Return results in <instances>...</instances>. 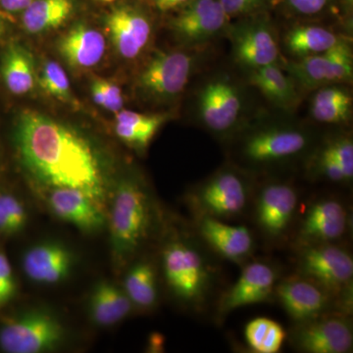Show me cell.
Returning a JSON list of instances; mask_svg holds the SVG:
<instances>
[{"instance_id": "obj_1", "label": "cell", "mask_w": 353, "mask_h": 353, "mask_svg": "<svg viewBox=\"0 0 353 353\" xmlns=\"http://www.w3.org/2000/svg\"><path fill=\"white\" fill-rule=\"evenodd\" d=\"M14 143L25 168L51 189H74L95 201L104 196L101 160L75 129L50 116L25 109L14 128Z\"/></svg>"}, {"instance_id": "obj_2", "label": "cell", "mask_w": 353, "mask_h": 353, "mask_svg": "<svg viewBox=\"0 0 353 353\" xmlns=\"http://www.w3.org/2000/svg\"><path fill=\"white\" fill-rule=\"evenodd\" d=\"M152 203L138 181L126 179L118 185L111 213L114 254L125 262L138 252L152 227Z\"/></svg>"}, {"instance_id": "obj_3", "label": "cell", "mask_w": 353, "mask_h": 353, "mask_svg": "<svg viewBox=\"0 0 353 353\" xmlns=\"http://www.w3.org/2000/svg\"><path fill=\"white\" fill-rule=\"evenodd\" d=\"M164 277L174 296L182 303L201 309L208 301L214 277L199 245L176 239L162 252Z\"/></svg>"}, {"instance_id": "obj_4", "label": "cell", "mask_w": 353, "mask_h": 353, "mask_svg": "<svg viewBox=\"0 0 353 353\" xmlns=\"http://www.w3.org/2000/svg\"><path fill=\"white\" fill-rule=\"evenodd\" d=\"M252 201V188L245 176L224 168L204 181L190 197L199 216L231 220L243 215Z\"/></svg>"}, {"instance_id": "obj_5", "label": "cell", "mask_w": 353, "mask_h": 353, "mask_svg": "<svg viewBox=\"0 0 353 353\" xmlns=\"http://www.w3.org/2000/svg\"><path fill=\"white\" fill-rule=\"evenodd\" d=\"M64 338L60 322L48 311H27L0 328V347L8 353H41L59 347Z\"/></svg>"}, {"instance_id": "obj_6", "label": "cell", "mask_w": 353, "mask_h": 353, "mask_svg": "<svg viewBox=\"0 0 353 353\" xmlns=\"http://www.w3.org/2000/svg\"><path fill=\"white\" fill-rule=\"evenodd\" d=\"M196 64L188 51H157L139 74V90L152 101H173L185 90Z\"/></svg>"}, {"instance_id": "obj_7", "label": "cell", "mask_w": 353, "mask_h": 353, "mask_svg": "<svg viewBox=\"0 0 353 353\" xmlns=\"http://www.w3.org/2000/svg\"><path fill=\"white\" fill-rule=\"evenodd\" d=\"M310 136L294 127H267L246 134L240 155L246 164L267 167L285 163L306 152Z\"/></svg>"}, {"instance_id": "obj_8", "label": "cell", "mask_w": 353, "mask_h": 353, "mask_svg": "<svg viewBox=\"0 0 353 353\" xmlns=\"http://www.w3.org/2000/svg\"><path fill=\"white\" fill-rule=\"evenodd\" d=\"M297 270L299 275L333 294H343L352 287V256L334 243L304 245L297 261Z\"/></svg>"}, {"instance_id": "obj_9", "label": "cell", "mask_w": 353, "mask_h": 353, "mask_svg": "<svg viewBox=\"0 0 353 353\" xmlns=\"http://www.w3.org/2000/svg\"><path fill=\"white\" fill-rule=\"evenodd\" d=\"M352 48L343 39L325 52L290 62L288 71L294 81L310 90L348 82L352 78Z\"/></svg>"}, {"instance_id": "obj_10", "label": "cell", "mask_w": 353, "mask_h": 353, "mask_svg": "<svg viewBox=\"0 0 353 353\" xmlns=\"http://www.w3.org/2000/svg\"><path fill=\"white\" fill-rule=\"evenodd\" d=\"M290 341L299 352L347 353L352 352V323L340 314L326 313L308 321L296 323Z\"/></svg>"}, {"instance_id": "obj_11", "label": "cell", "mask_w": 353, "mask_h": 353, "mask_svg": "<svg viewBox=\"0 0 353 353\" xmlns=\"http://www.w3.org/2000/svg\"><path fill=\"white\" fill-rule=\"evenodd\" d=\"M299 194L296 188L285 182L266 183L255 199L254 219L268 240H279L289 231L296 215Z\"/></svg>"}, {"instance_id": "obj_12", "label": "cell", "mask_w": 353, "mask_h": 353, "mask_svg": "<svg viewBox=\"0 0 353 353\" xmlns=\"http://www.w3.org/2000/svg\"><path fill=\"white\" fill-rule=\"evenodd\" d=\"M171 21V28L183 43L201 46L224 31L230 18L219 0H190Z\"/></svg>"}, {"instance_id": "obj_13", "label": "cell", "mask_w": 353, "mask_h": 353, "mask_svg": "<svg viewBox=\"0 0 353 353\" xmlns=\"http://www.w3.org/2000/svg\"><path fill=\"white\" fill-rule=\"evenodd\" d=\"M233 51L239 63L250 69L278 64L280 48L268 21L263 17L245 21L233 30Z\"/></svg>"}, {"instance_id": "obj_14", "label": "cell", "mask_w": 353, "mask_h": 353, "mask_svg": "<svg viewBox=\"0 0 353 353\" xmlns=\"http://www.w3.org/2000/svg\"><path fill=\"white\" fill-rule=\"evenodd\" d=\"M274 294L296 323L326 314L333 305L334 294L331 292L301 275L277 283Z\"/></svg>"}, {"instance_id": "obj_15", "label": "cell", "mask_w": 353, "mask_h": 353, "mask_svg": "<svg viewBox=\"0 0 353 353\" xmlns=\"http://www.w3.org/2000/svg\"><path fill=\"white\" fill-rule=\"evenodd\" d=\"M278 280L277 269L271 264L254 261L245 265L236 282L221 297L218 313L223 317L236 309L269 301Z\"/></svg>"}, {"instance_id": "obj_16", "label": "cell", "mask_w": 353, "mask_h": 353, "mask_svg": "<svg viewBox=\"0 0 353 353\" xmlns=\"http://www.w3.org/2000/svg\"><path fill=\"white\" fill-rule=\"evenodd\" d=\"M105 25L116 50L125 59L139 57L152 39V21L138 7H116L106 16Z\"/></svg>"}, {"instance_id": "obj_17", "label": "cell", "mask_w": 353, "mask_h": 353, "mask_svg": "<svg viewBox=\"0 0 353 353\" xmlns=\"http://www.w3.org/2000/svg\"><path fill=\"white\" fill-rule=\"evenodd\" d=\"M243 109L240 92L225 80L209 82L199 95V112L204 126L215 134H225L236 126Z\"/></svg>"}, {"instance_id": "obj_18", "label": "cell", "mask_w": 353, "mask_h": 353, "mask_svg": "<svg viewBox=\"0 0 353 353\" xmlns=\"http://www.w3.org/2000/svg\"><path fill=\"white\" fill-rule=\"evenodd\" d=\"M196 227L205 245L230 261H245L254 250V238L248 227L228 224L208 216H199Z\"/></svg>"}, {"instance_id": "obj_19", "label": "cell", "mask_w": 353, "mask_h": 353, "mask_svg": "<svg viewBox=\"0 0 353 353\" xmlns=\"http://www.w3.org/2000/svg\"><path fill=\"white\" fill-rule=\"evenodd\" d=\"M348 214L341 201L323 199L306 211L299 229V241L303 245L334 243L347 232Z\"/></svg>"}, {"instance_id": "obj_20", "label": "cell", "mask_w": 353, "mask_h": 353, "mask_svg": "<svg viewBox=\"0 0 353 353\" xmlns=\"http://www.w3.org/2000/svg\"><path fill=\"white\" fill-rule=\"evenodd\" d=\"M48 201L58 218L82 231H99L105 224V217L97 202L81 190L53 189Z\"/></svg>"}, {"instance_id": "obj_21", "label": "cell", "mask_w": 353, "mask_h": 353, "mask_svg": "<svg viewBox=\"0 0 353 353\" xmlns=\"http://www.w3.org/2000/svg\"><path fill=\"white\" fill-rule=\"evenodd\" d=\"M72 263L71 252L53 241L32 246L23 259L25 273L39 284H55L64 280L71 271Z\"/></svg>"}, {"instance_id": "obj_22", "label": "cell", "mask_w": 353, "mask_h": 353, "mask_svg": "<svg viewBox=\"0 0 353 353\" xmlns=\"http://www.w3.org/2000/svg\"><path fill=\"white\" fill-rule=\"evenodd\" d=\"M57 46L60 55L72 68L88 69L103 58L106 41L94 28L79 23L61 37Z\"/></svg>"}, {"instance_id": "obj_23", "label": "cell", "mask_w": 353, "mask_h": 353, "mask_svg": "<svg viewBox=\"0 0 353 353\" xmlns=\"http://www.w3.org/2000/svg\"><path fill=\"white\" fill-rule=\"evenodd\" d=\"M0 72L11 94L25 95L31 92L36 85L34 57L24 44L12 43L6 46L2 54Z\"/></svg>"}, {"instance_id": "obj_24", "label": "cell", "mask_w": 353, "mask_h": 353, "mask_svg": "<svg viewBox=\"0 0 353 353\" xmlns=\"http://www.w3.org/2000/svg\"><path fill=\"white\" fill-rule=\"evenodd\" d=\"M75 11V0H34L23 11V29L32 34H44L61 27Z\"/></svg>"}, {"instance_id": "obj_25", "label": "cell", "mask_w": 353, "mask_h": 353, "mask_svg": "<svg viewBox=\"0 0 353 353\" xmlns=\"http://www.w3.org/2000/svg\"><path fill=\"white\" fill-rule=\"evenodd\" d=\"M166 114H141L130 110H120L115 116V132L127 145L145 150L155 134L168 121Z\"/></svg>"}, {"instance_id": "obj_26", "label": "cell", "mask_w": 353, "mask_h": 353, "mask_svg": "<svg viewBox=\"0 0 353 353\" xmlns=\"http://www.w3.org/2000/svg\"><path fill=\"white\" fill-rule=\"evenodd\" d=\"M250 83L279 108L288 110L294 108L299 101L294 79L285 75L278 64L252 70Z\"/></svg>"}, {"instance_id": "obj_27", "label": "cell", "mask_w": 353, "mask_h": 353, "mask_svg": "<svg viewBox=\"0 0 353 353\" xmlns=\"http://www.w3.org/2000/svg\"><path fill=\"white\" fill-rule=\"evenodd\" d=\"M132 301L125 290L108 282L99 283L90 299V313L95 324L112 326L132 310Z\"/></svg>"}, {"instance_id": "obj_28", "label": "cell", "mask_w": 353, "mask_h": 353, "mask_svg": "<svg viewBox=\"0 0 353 353\" xmlns=\"http://www.w3.org/2000/svg\"><path fill=\"white\" fill-rule=\"evenodd\" d=\"M336 32L319 25H299L285 34V46L290 54L299 58L320 54L343 41Z\"/></svg>"}, {"instance_id": "obj_29", "label": "cell", "mask_w": 353, "mask_h": 353, "mask_svg": "<svg viewBox=\"0 0 353 353\" xmlns=\"http://www.w3.org/2000/svg\"><path fill=\"white\" fill-rule=\"evenodd\" d=\"M352 108V97L345 88L336 85L320 88L311 101V115L325 124L347 122Z\"/></svg>"}, {"instance_id": "obj_30", "label": "cell", "mask_w": 353, "mask_h": 353, "mask_svg": "<svg viewBox=\"0 0 353 353\" xmlns=\"http://www.w3.org/2000/svg\"><path fill=\"white\" fill-rule=\"evenodd\" d=\"M124 290L132 304L139 308H152L157 301V270L152 262L132 265L124 281Z\"/></svg>"}, {"instance_id": "obj_31", "label": "cell", "mask_w": 353, "mask_h": 353, "mask_svg": "<svg viewBox=\"0 0 353 353\" xmlns=\"http://www.w3.org/2000/svg\"><path fill=\"white\" fill-rule=\"evenodd\" d=\"M245 338L248 347L257 353H277L284 345L287 333L274 320L259 317L246 324Z\"/></svg>"}, {"instance_id": "obj_32", "label": "cell", "mask_w": 353, "mask_h": 353, "mask_svg": "<svg viewBox=\"0 0 353 353\" xmlns=\"http://www.w3.org/2000/svg\"><path fill=\"white\" fill-rule=\"evenodd\" d=\"M39 85L46 94L57 101L75 105L76 102L71 92L68 76L57 62L48 60L44 64L43 73L39 78Z\"/></svg>"}, {"instance_id": "obj_33", "label": "cell", "mask_w": 353, "mask_h": 353, "mask_svg": "<svg viewBox=\"0 0 353 353\" xmlns=\"http://www.w3.org/2000/svg\"><path fill=\"white\" fill-rule=\"evenodd\" d=\"M90 90L97 105L114 113L122 110L124 99L121 88L116 83L105 79L95 78L90 85Z\"/></svg>"}, {"instance_id": "obj_34", "label": "cell", "mask_w": 353, "mask_h": 353, "mask_svg": "<svg viewBox=\"0 0 353 353\" xmlns=\"http://www.w3.org/2000/svg\"><path fill=\"white\" fill-rule=\"evenodd\" d=\"M325 150L340 165L347 180L353 176V143L347 137H340L330 141L324 146Z\"/></svg>"}, {"instance_id": "obj_35", "label": "cell", "mask_w": 353, "mask_h": 353, "mask_svg": "<svg viewBox=\"0 0 353 353\" xmlns=\"http://www.w3.org/2000/svg\"><path fill=\"white\" fill-rule=\"evenodd\" d=\"M15 290L12 268L6 254L0 252V307L12 299Z\"/></svg>"}, {"instance_id": "obj_36", "label": "cell", "mask_w": 353, "mask_h": 353, "mask_svg": "<svg viewBox=\"0 0 353 353\" xmlns=\"http://www.w3.org/2000/svg\"><path fill=\"white\" fill-rule=\"evenodd\" d=\"M228 17L250 15L256 12L267 3V0H219Z\"/></svg>"}, {"instance_id": "obj_37", "label": "cell", "mask_w": 353, "mask_h": 353, "mask_svg": "<svg viewBox=\"0 0 353 353\" xmlns=\"http://www.w3.org/2000/svg\"><path fill=\"white\" fill-rule=\"evenodd\" d=\"M317 170L320 175L325 176L332 182H350L343 171L341 170L340 165L336 163V160L331 157V154L324 148H322L321 152L318 155Z\"/></svg>"}, {"instance_id": "obj_38", "label": "cell", "mask_w": 353, "mask_h": 353, "mask_svg": "<svg viewBox=\"0 0 353 353\" xmlns=\"http://www.w3.org/2000/svg\"><path fill=\"white\" fill-rule=\"evenodd\" d=\"M333 0H284L285 6L299 15L311 16L323 12Z\"/></svg>"}, {"instance_id": "obj_39", "label": "cell", "mask_w": 353, "mask_h": 353, "mask_svg": "<svg viewBox=\"0 0 353 353\" xmlns=\"http://www.w3.org/2000/svg\"><path fill=\"white\" fill-rule=\"evenodd\" d=\"M0 199L6 206L7 213L12 221L16 232L19 233L21 230H23V228L25 227L26 221H27V215H26L24 208H23L21 202L12 196L0 194Z\"/></svg>"}, {"instance_id": "obj_40", "label": "cell", "mask_w": 353, "mask_h": 353, "mask_svg": "<svg viewBox=\"0 0 353 353\" xmlns=\"http://www.w3.org/2000/svg\"><path fill=\"white\" fill-rule=\"evenodd\" d=\"M34 0H0V10L15 15L22 13Z\"/></svg>"}, {"instance_id": "obj_41", "label": "cell", "mask_w": 353, "mask_h": 353, "mask_svg": "<svg viewBox=\"0 0 353 353\" xmlns=\"http://www.w3.org/2000/svg\"><path fill=\"white\" fill-rule=\"evenodd\" d=\"M0 234L6 236L17 234L1 199H0Z\"/></svg>"}, {"instance_id": "obj_42", "label": "cell", "mask_w": 353, "mask_h": 353, "mask_svg": "<svg viewBox=\"0 0 353 353\" xmlns=\"http://www.w3.org/2000/svg\"><path fill=\"white\" fill-rule=\"evenodd\" d=\"M190 0H157V6L161 11H169L183 6Z\"/></svg>"}, {"instance_id": "obj_43", "label": "cell", "mask_w": 353, "mask_h": 353, "mask_svg": "<svg viewBox=\"0 0 353 353\" xmlns=\"http://www.w3.org/2000/svg\"><path fill=\"white\" fill-rule=\"evenodd\" d=\"M13 21L12 15L0 10V38L6 34L9 26L12 24Z\"/></svg>"}, {"instance_id": "obj_44", "label": "cell", "mask_w": 353, "mask_h": 353, "mask_svg": "<svg viewBox=\"0 0 353 353\" xmlns=\"http://www.w3.org/2000/svg\"><path fill=\"white\" fill-rule=\"evenodd\" d=\"M162 343H163V341L161 340V336H160L159 334H154L152 338V350H155V345H157V350H160Z\"/></svg>"}, {"instance_id": "obj_45", "label": "cell", "mask_w": 353, "mask_h": 353, "mask_svg": "<svg viewBox=\"0 0 353 353\" xmlns=\"http://www.w3.org/2000/svg\"><path fill=\"white\" fill-rule=\"evenodd\" d=\"M353 0H343L348 9H352Z\"/></svg>"}, {"instance_id": "obj_46", "label": "cell", "mask_w": 353, "mask_h": 353, "mask_svg": "<svg viewBox=\"0 0 353 353\" xmlns=\"http://www.w3.org/2000/svg\"><path fill=\"white\" fill-rule=\"evenodd\" d=\"M99 1H102V2H112V1H114V0H99Z\"/></svg>"}, {"instance_id": "obj_47", "label": "cell", "mask_w": 353, "mask_h": 353, "mask_svg": "<svg viewBox=\"0 0 353 353\" xmlns=\"http://www.w3.org/2000/svg\"><path fill=\"white\" fill-rule=\"evenodd\" d=\"M148 1L155 2V3H157V0H148Z\"/></svg>"}, {"instance_id": "obj_48", "label": "cell", "mask_w": 353, "mask_h": 353, "mask_svg": "<svg viewBox=\"0 0 353 353\" xmlns=\"http://www.w3.org/2000/svg\"><path fill=\"white\" fill-rule=\"evenodd\" d=\"M267 1H269V0H267Z\"/></svg>"}]
</instances>
